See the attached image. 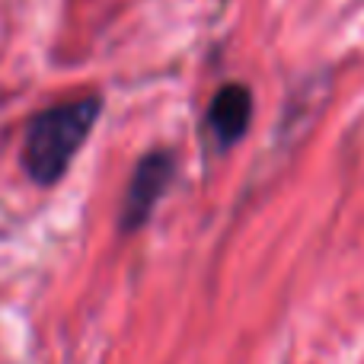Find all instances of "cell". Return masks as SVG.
Here are the masks:
<instances>
[{"mask_svg": "<svg viewBox=\"0 0 364 364\" xmlns=\"http://www.w3.org/2000/svg\"><path fill=\"white\" fill-rule=\"evenodd\" d=\"M173 176H176V154L173 151H151L138 160L132 179H128L125 198L119 208V227L125 233L141 230L151 220L157 201L170 188Z\"/></svg>", "mask_w": 364, "mask_h": 364, "instance_id": "7a4b0ae2", "label": "cell"}, {"mask_svg": "<svg viewBox=\"0 0 364 364\" xmlns=\"http://www.w3.org/2000/svg\"><path fill=\"white\" fill-rule=\"evenodd\" d=\"M102 112L100 96H80V100L58 102L42 109L26 125L23 141V170L36 186H55L68 173L74 154L90 138L96 119Z\"/></svg>", "mask_w": 364, "mask_h": 364, "instance_id": "6da1fadb", "label": "cell"}, {"mask_svg": "<svg viewBox=\"0 0 364 364\" xmlns=\"http://www.w3.org/2000/svg\"><path fill=\"white\" fill-rule=\"evenodd\" d=\"M250 122H252L250 87H243V83H227V87H220L218 93H214L211 106H208V115H205V125L220 151L237 144L246 134Z\"/></svg>", "mask_w": 364, "mask_h": 364, "instance_id": "3957f363", "label": "cell"}]
</instances>
